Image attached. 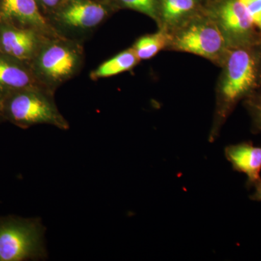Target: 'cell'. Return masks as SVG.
I'll use <instances>...</instances> for the list:
<instances>
[{
    "instance_id": "obj_1",
    "label": "cell",
    "mask_w": 261,
    "mask_h": 261,
    "mask_svg": "<svg viewBox=\"0 0 261 261\" xmlns=\"http://www.w3.org/2000/svg\"><path fill=\"white\" fill-rule=\"evenodd\" d=\"M214 121L208 140L214 142L238 103L261 86V44L230 48L220 66Z\"/></svg>"
},
{
    "instance_id": "obj_2",
    "label": "cell",
    "mask_w": 261,
    "mask_h": 261,
    "mask_svg": "<svg viewBox=\"0 0 261 261\" xmlns=\"http://www.w3.org/2000/svg\"><path fill=\"white\" fill-rule=\"evenodd\" d=\"M166 50L190 53L221 66L228 47L222 33L205 10L171 31Z\"/></svg>"
},
{
    "instance_id": "obj_3",
    "label": "cell",
    "mask_w": 261,
    "mask_h": 261,
    "mask_svg": "<svg viewBox=\"0 0 261 261\" xmlns=\"http://www.w3.org/2000/svg\"><path fill=\"white\" fill-rule=\"evenodd\" d=\"M45 232L39 218H0V261L45 260Z\"/></svg>"
},
{
    "instance_id": "obj_4",
    "label": "cell",
    "mask_w": 261,
    "mask_h": 261,
    "mask_svg": "<svg viewBox=\"0 0 261 261\" xmlns=\"http://www.w3.org/2000/svg\"><path fill=\"white\" fill-rule=\"evenodd\" d=\"M3 121L27 128L37 124H49L68 129V123L58 111L50 95L38 87L22 89L10 94L2 102Z\"/></svg>"
},
{
    "instance_id": "obj_5",
    "label": "cell",
    "mask_w": 261,
    "mask_h": 261,
    "mask_svg": "<svg viewBox=\"0 0 261 261\" xmlns=\"http://www.w3.org/2000/svg\"><path fill=\"white\" fill-rule=\"evenodd\" d=\"M205 11L217 24L228 47L261 44V34L240 0H208Z\"/></svg>"
},
{
    "instance_id": "obj_6",
    "label": "cell",
    "mask_w": 261,
    "mask_h": 261,
    "mask_svg": "<svg viewBox=\"0 0 261 261\" xmlns=\"http://www.w3.org/2000/svg\"><path fill=\"white\" fill-rule=\"evenodd\" d=\"M80 65L81 53L76 48L57 42L48 44L36 56L32 70L49 83L58 84L73 76Z\"/></svg>"
},
{
    "instance_id": "obj_7",
    "label": "cell",
    "mask_w": 261,
    "mask_h": 261,
    "mask_svg": "<svg viewBox=\"0 0 261 261\" xmlns=\"http://www.w3.org/2000/svg\"><path fill=\"white\" fill-rule=\"evenodd\" d=\"M34 31L0 20V51L19 61H32L38 48V37Z\"/></svg>"
},
{
    "instance_id": "obj_8",
    "label": "cell",
    "mask_w": 261,
    "mask_h": 261,
    "mask_svg": "<svg viewBox=\"0 0 261 261\" xmlns=\"http://www.w3.org/2000/svg\"><path fill=\"white\" fill-rule=\"evenodd\" d=\"M35 78L28 63L0 51V106L8 96L15 92L37 87Z\"/></svg>"
},
{
    "instance_id": "obj_9",
    "label": "cell",
    "mask_w": 261,
    "mask_h": 261,
    "mask_svg": "<svg viewBox=\"0 0 261 261\" xmlns=\"http://www.w3.org/2000/svg\"><path fill=\"white\" fill-rule=\"evenodd\" d=\"M208 0H159L155 22L168 33L205 10Z\"/></svg>"
},
{
    "instance_id": "obj_10",
    "label": "cell",
    "mask_w": 261,
    "mask_h": 261,
    "mask_svg": "<svg viewBox=\"0 0 261 261\" xmlns=\"http://www.w3.org/2000/svg\"><path fill=\"white\" fill-rule=\"evenodd\" d=\"M224 154L233 171L246 175L247 189L253 187L260 179L261 146L256 147L252 142H243L227 146Z\"/></svg>"
},
{
    "instance_id": "obj_11",
    "label": "cell",
    "mask_w": 261,
    "mask_h": 261,
    "mask_svg": "<svg viewBox=\"0 0 261 261\" xmlns=\"http://www.w3.org/2000/svg\"><path fill=\"white\" fill-rule=\"evenodd\" d=\"M108 13L106 7L90 0H74L60 17L65 25L77 29H91L102 23Z\"/></svg>"
},
{
    "instance_id": "obj_12",
    "label": "cell",
    "mask_w": 261,
    "mask_h": 261,
    "mask_svg": "<svg viewBox=\"0 0 261 261\" xmlns=\"http://www.w3.org/2000/svg\"><path fill=\"white\" fill-rule=\"evenodd\" d=\"M1 20L32 29L44 27L46 23L35 0H3Z\"/></svg>"
},
{
    "instance_id": "obj_13",
    "label": "cell",
    "mask_w": 261,
    "mask_h": 261,
    "mask_svg": "<svg viewBox=\"0 0 261 261\" xmlns=\"http://www.w3.org/2000/svg\"><path fill=\"white\" fill-rule=\"evenodd\" d=\"M140 61L133 48L130 47L104 62L92 72L91 77L98 80L113 76L133 69Z\"/></svg>"
},
{
    "instance_id": "obj_14",
    "label": "cell",
    "mask_w": 261,
    "mask_h": 261,
    "mask_svg": "<svg viewBox=\"0 0 261 261\" xmlns=\"http://www.w3.org/2000/svg\"><path fill=\"white\" fill-rule=\"evenodd\" d=\"M169 43V34L164 29H158L153 34H147L139 38L134 44L136 55L140 61L149 60L160 51L166 50Z\"/></svg>"
},
{
    "instance_id": "obj_15",
    "label": "cell",
    "mask_w": 261,
    "mask_h": 261,
    "mask_svg": "<svg viewBox=\"0 0 261 261\" xmlns=\"http://www.w3.org/2000/svg\"><path fill=\"white\" fill-rule=\"evenodd\" d=\"M243 105L252 120V132L261 134V86L244 99Z\"/></svg>"
},
{
    "instance_id": "obj_16",
    "label": "cell",
    "mask_w": 261,
    "mask_h": 261,
    "mask_svg": "<svg viewBox=\"0 0 261 261\" xmlns=\"http://www.w3.org/2000/svg\"><path fill=\"white\" fill-rule=\"evenodd\" d=\"M123 8L136 10L156 20L159 0H116Z\"/></svg>"
},
{
    "instance_id": "obj_17",
    "label": "cell",
    "mask_w": 261,
    "mask_h": 261,
    "mask_svg": "<svg viewBox=\"0 0 261 261\" xmlns=\"http://www.w3.org/2000/svg\"><path fill=\"white\" fill-rule=\"evenodd\" d=\"M251 19L252 23L261 34V0H240Z\"/></svg>"
},
{
    "instance_id": "obj_18",
    "label": "cell",
    "mask_w": 261,
    "mask_h": 261,
    "mask_svg": "<svg viewBox=\"0 0 261 261\" xmlns=\"http://www.w3.org/2000/svg\"><path fill=\"white\" fill-rule=\"evenodd\" d=\"M253 187H255V192L250 196V200L261 202V178Z\"/></svg>"
},
{
    "instance_id": "obj_19",
    "label": "cell",
    "mask_w": 261,
    "mask_h": 261,
    "mask_svg": "<svg viewBox=\"0 0 261 261\" xmlns=\"http://www.w3.org/2000/svg\"><path fill=\"white\" fill-rule=\"evenodd\" d=\"M43 4L47 5L48 7H55L58 4L60 0H40Z\"/></svg>"
},
{
    "instance_id": "obj_20",
    "label": "cell",
    "mask_w": 261,
    "mask_h": 261,
    "mask_svg": "<svg viewBox=\"0 0 261 261\" xmlns=\"http://www.w3.org/2000/svg\"><path fill=\"white\" fill-rule=\"evenodd\" d=\"M2 13H3V0H0V20L2 18Z\"/></svg>"
},
{
    "instance_id": "obj_21",
    "label": "cell",
    "mask_w": 261,
    "mask_h": 261,
    "mask_svg": "<svg viewBox=\"0 0 261 261\" xmlns=\"http://www.w3.org/2000/svg\"><path fill=\"white\" fill-rule=\"evenodd\" d=\"M3 121V118H2L1 113H0V122Z\"/></svg>"
}]
</instances>
